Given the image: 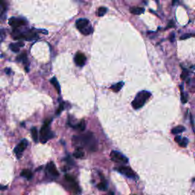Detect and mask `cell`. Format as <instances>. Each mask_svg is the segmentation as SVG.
I'll list each match as a JSON object with an SVG mask.
<instances>
[{
    "label": "cell",
    "mask_w": 195,
    "mask_h": 195,
    "mask_svg": "<svg viewBox=\"0 0 195 195\" xmlns=\"http://www.w3.org/2000/svg\"><path fill=\"white\" fill-rule=\"evenodd\" d=\"M31 133L32 138H33V140L34 141V143H37V141H38V133H37V130L36 127H32Z\"/></svg>",
    "instance_id": "cell-16"
},
{
    "label": "cell",
    "mask_w": 195,
    "mask_h": 195,
    "mask_svg": "<svg viewBox=\"0 0 195 195\" xmlns=\"http://www.w3.org/2000/svg\"><path fill=\"white\" fill-rule=\"evenodd\" d=\"M188 139L182 138V141H181L178 144H179L180 146H182V147H186L187 145H188Z\"/></svg>",
    "instance_id": "cell-25"
},
{
    "label": "cell",
    "mask_w": 195,
    "mask_h": 195,
    "mask_svg": "<svg viewBox=\"0 0 195 195\" xmlns=\"http://www.w3.org/2000/svg\"><path fill=\"white\" fill-rule=\"evenodd\" d=\"M65 180H66L67 182H70L75 181V178L73 176H71L70 175H65Z\"/></svg>",
    "instance_id": "cell-26"
},
{
    "label": "cell",
    "mask_w": 195,
    "mask_h": 195,
    "mask_svg": "<svg viewBox=\"0 0 195 195\" xmlns=\"http://www.w3.org/2000/svg\"><path fill=\"white\" fill-rule=\"evenodd\" d=\"M111 160L114 162L120 164H127L128 163V159L127 157L121 154L120 152H118V151H112L111 152Z\"/></svg>",
    "instance_id": "cell-4"
},
{
    "label": "cell",
    "mask_w": 195,
    "mask_h": 195,
    "mask_svg": "<svg viewBox=\"0 0 195 195\" xmlns=\"http://www.w3.org/2000/svg\"><path fill=\"white\" fill-rule=\"evenodd\" d=\"M16 60L18 62H24V63H26V62L27 61V53H22L21 54L19 55L18 57H17Z\"/></svg>",
    "instance_id": "cell-21"
},
{
    "label": "cell",
    "mask_w": 195,
    "mask_h": 195,
    "mask_svg": "<svg viewBox=\"0 0 195 195\" xmlns=\"http://www.w3.org/2000/svg\"><path fill=\"white\" fill-rule=\"evenodd\" d=\"M52 120H46L43 123V125L41 127V136H40V140L41 143H46L47 141L49 140L50 139L53 138L54 136V134L50 130V122Z\"/></svg>",
    "instance_id": "cell-3"
},
{
    "label": "cell",
    "mask_w": 195,
    "mask_h": 195,
    "mask_svg": "<svg viewBox=\"0 0 195 195\" xmlns=\"http://www.w3.org/2000/svg\"><path fill=\"white\" fill-rule=\"evenodd\" d=\"M32 175H32V172L30 170H28V169H24V170L21 172V176L25 178L27 180L31 179Z\"/></svg>",
    "instance_id": "cell-12"
},
{
    "label": "cell",
    "mask_w": 195,
    "mask_h": 195,
    "mask_svg": "<svg viewBox=\"0 0 195 195\" xmlns=\"http://www.w3.org/2000/svg\"><path fill=\"white\" fill-rule=\"evenodd\" d=\"M180 88H181V91H182V93H181V98H182V102L183 104H185L187 102H188V99H187V96L185 95L184 94V92H183V86H182V85L180 86Z\"/></svg>",
    "instance_id": "cell-24"
},
{
    "label": "cell",
    "mask_w": 195,
    "mask_h": 195,
    "mask_svg": "<svg viewBox=\"0 0 195 195\" xmlns=\"http://www.w3.org/2000/svg\"><path fill=\"white\" fill-rule=\"evenodd\" d=\"M174 25H173V22L172 21H171L170 23H169V25H168V27H173Z\"/></svg>",
    "instance_id": "cell-32"
},
{
    "label": "cell",
    "mask_w": 195,
    "mask_h": 195,
    "mask_svg": "<svg viewBox=\"0 0 195 195\" xmlns=\"http://www.w3.org/2000/svg\"><path fill=\"white\" fill-rule=\"evenodd\" d=\"M73 140L75 144H79L82 147L88 148L91 151H95L97 146V140L91 132H88L82 136H74Z\"/></svg>",
    "instance_id": "cell-1"
},
{
    "label": "cell",
    "mask_w": 195,
    "mask_h": 195,
    "mask_svg": "<svg viewBox=\"0 0 195 195\" xmlns=\"http://www.w3.org/2000/svg\"><path fill=\"white\" fill-rule=\"evenodd\" d=\"M174 39H175V34H172L170 36V41H172V42H173V41H174Z\"/></svg>",
    "instance_id": "cell-31"
},
{
    "label": "cell",
    "mask_w": 195,
    "mask_h": 195,
    "mask_svg": "<svg viewBox=\"0 0 195 195\" xmlns=\"http://www.w3.org/2000/svg\"><path fill=\"white\" fill-rule=\"evenodd\" d=\"M27 144H28V143H27V140H22L21 141L20 143H18V145H17V146L15 148V150H14V152L15 153L16 156H17V157H18V159L20 158L21 154H22L23 151H24L26 148H27Z\"/></svg>",
    "instance_id": "cell-6"
},
{
    "label": "cell",
    "mask_w": 195,
    "mask_h": 195,
    "mask_svg": "<svg viewBox=\"0 0 195 195\" xmlns=\"http://www.w3.org/2000/svg\"><path fill=\"white\" fill-rule=\"evenodd\" d=\"M5 73H6V74H8V75H9V74H11V69H9V68L5 69Z\"/></svg>",
    "instance_id": "cell-30"
},
{
    "label": "cell",
    "mask_w": 195,
    "mask_h": 195,
    "mask_svg": "<svg viewBox=\"0 0 195 195\" xmlns=\"http://www.w3.org/2000/svg\"><path fill=\"white\" fill-rule=\"evenodd\" d=\"M188 71L187 70V69H184L183 72H182V75H181V77H182V79H185L188 77Z\"/></svg>",
    "instance_id": "cell-28"
},
{
    "label": "cell",
    "mask_w": 195,
    "mask_h": 195,
    "mask_svg": "<svg viewBox=\"0 0 195 195\" xmlns=\"http://www.w3.org/2000/svg\"><path fill=\"white\" fill-rule=\"evenodd\" d=\"M175 1H177V0H174V1H173V2H175Z\"/></svg>",
    "instance_id": "cell-36"
},
{
    "label": "cell",
    "mask_w": 195,
    "mask_h": 195,
    "mask_svg": "<svg viewBox=\"0 0 195 195\" xmlns=\"http://www.w3.org/2000/svg\"><path fill=\"white\" fill-rule=\"evenodd\" d=\"M85 127H86V125H85V120H81V121H80L77 125L74 126L73 128L79 130L80 131H83V130H85Z\"/></svg>",
    "instance_id": "cell-18"
},
{
    "label": "cell",
    "mask_w": 195,
    "mask_h": 195,
    "mask_svg": "<svg viewBox=\"0 0 195 195\" xmlns=\"http://www.w3.org/2000/svg\"><path fill=\"white\" fill-rule=\"evenodd\" d=\"M5 188H7V186L2 187V191H3V190H5Z\"/></svg>",
    "instance_id": "cell-33"
},
{
    "label": "cell",
    "mask_w": 195,
    "mask_h": 195,
    "mask_svg": "<svg viewBox=\"0 0 195 195\" xmlns=\"http://www.w3.org/2000/svg\"><path fill=\"white\" fill-rule=\"evenodd\" d=\"M92 30H93L92 29V27L90 26V25H89L88 27H86L85 28L82 30V31H81V33L84 34V35H89V34H90L91 32H92Z\"/></svg>",
    "instance_id": "cell-23"
},
{
    "label": "cell",
    "mask_w": 195,
    "mask_h": 195,
    "mask_svg": "<svg viewBox=\"0 0 195 195\" xmlns=\"http://www.w3.org/2000/svg\"><path fill=\"white\" fill-rule=\"evenodd\" d=\"M50 83L54 86V88L57 89V91L58 93H60V85H59V82L57 81V78L53 77L51 79H50Z\"/></svg>",
    "instance_id": "cell-15"
},
{
    "label": "cell",
    "mask_w": 195,
    "mask_h": 195,
    "mask_svg": "<svg viewBox=\"0 0 195 195\" xmlns=\"http://www.w3.org/2000/svg\"><path fill=\"white\" fill-rule=\"evenodd\" d=\"M185 130V128L183 126H178V127H174L172 130V133L173 134H182L183 132Z\"/></svg>",
    "instance_id": "cell-17"
},
{
    "label": "cell",
    "mask_w": 195,
    "mask_h": 195,
    "mask_svg": "<svg viewBox=\"0 0 195 195\" xmlns=\"http://www.w3.org/2000/svg\"><path fill=\"white\" fill-rule=\"evenodd\" d=\"M98 188L101 191H106L107 188H108V184H107L106 181L104 179H103L102 178V181L100 182L99 184H98Z\"/></svg>",
    "instance_id": "cell-19"
},
{
    "label": "cell",
    "mask_w": 195,
    "mask_h": 195,
    "mask_svg": "<svg viewBox=\"0 0 195 195\" xmlns=\"http://www.w3.org/2000/svg\"><path fill=\"white\" fill-rule=\"evenodd\" d=\"M63 109H64V103H61V104H59V107L58 108V109H57V115H59V114L61 113L62 111H63Z\"/></svg>",
    "instance_id": "cell-27"
},
{
    "label": "cell",
    "mask_w": 195,
    "mask_h": 195,
    "mask_svg": "<svg viewBox=\"0 0 195 195\" xmlns=\"http://www.w3.org/2000/svg\"><path fill=\"white\" fill-rule=\"evenodd\" d=\"M74 60H75V64L79 66H83L85 63V61H86V57L82 53L78 52L75 56V58H74Z\"/></svg>",
    "instance_id": "cell-8"
},
{
    "label": "cell",
    "mask_w": 195,
    "mask_h": 195,
    "mask_svg": "<svg viewBox=\"0 0 195 195\" xmlns=\"http://www.w3.org/2000/svg\"><path fill=\"white\" fill-rule=\"evenodd\" d=\"M84 151L82 150V147H79L75 150V152L73 153V156L76 158V159H81L82 157L84 156Z\"/></svg>",
    "instance_id": "cell-11"
},
{
    "label": "cell",
    "mask_w": 195,
    "mask_h": 195,
    "mask_svg": "<svg viewBox=\"0 0 195 195\" xmlns=\"http://www.w3.org/2000/svg\"><path fill=\"white\" fill-rule=\"evenodd\" d=\"M107 12V8L105 7H100L98 8L97 11V15L99 16V17H102V16L104 15Z\"/></svg>",
    "instance_id": "cell-22"
},
{
    "label": "cell",
    "mask_w": 195,
    "mask_h": 195,
    "mask_svg": "<svg viewBox=\"0 0 195 195\" xmlns=\"http://www.w3.org/2000/svg\"><path fill=\"white\" fill-rule=\"evenodd\" d=\"M89 25V21L86 18H79L75 22V26L77 27L78 29L80 31L83 30L84 28H85L86 27H88Z\"/></svg>",
    "instance_id": "cell-10"
},
{
    "label": "cell",
    "mask_w": 195,
    "mask_h": 195,
    "mask_svg": "<svg viewBox=\"0 0 195 195\" xmlns=\"http://www.w3.org/2000/svg\"><path fill=\"white\" fill-rule=\"evenodd\" d=\"M124 83L123 82H118V83H116V84L113 85L112 86H111V89L113 90L114 92H118V91H120V89H122V87L124 86Z\"/></svg>",
    "instance_id": "cell-13"
},
{
    "label": "cell",
    "mask_w": 195,
    "mask_h": 195,
    "mask_svg": "<svg viewBox=\"0 0 195 195\" xmlns=\"http://www.w3.org/2000/svg\"><path fill=\"white\" fill-rule=\"evenodd\" d=\"M20 46H19V44H18V43H11L10 45H9V48H10V50L12 51V52L14 53H18L19 52V50H20Z\"/></svg>",
    "instance_id": "cell-20"
},
{
    "label": "cell",
    "mask_w": 195,
    "mask_h": 195,
    "mask_svg": "<svg viewBox=\"0 0 195 195\" xmlns=\"http://www.w3.org/2000/svg\"><path fill=\"white\" fill-rule=\"evenodd\" d=\"M117 170L120 173L125 175L126 177L129 178H132V179H136L137 178V175H136V173L134 172V171L132 170L130 167H127V166H120V167L117 168Z\"/></svg>",
    "instance_id": "cell-5"
},
{
    "label": "cell",
    "mask_w": 195,
    "mask_h": 195,
    "mask_svg": "<svg viewBox=\"0 0 195 195\" xmlns=\"http://www.w3.org/2000/svg\"><path fill=\"white\" fill-rule=\"evenodd\" d=\"M152 95V94L148 91H140L134 100L132 102V107L134 109H140L146 104V102Z\"/></svg>",
    "instance_id": "cell-2"
},
{
    "label": "cell",
    "mask_w": 195,
    "mask_h": 195,
    "mask_svg": "<svg viewBox=\"0 0 195 195\" xmlns=\"http://www.w3.org/2000/svg\"><path fill=\"white\" fill-rule=\"evenodd\" d=\"M130 12L134 15H140L144 12V9L143 8H139V7H132L130 8Z\"/></svg>",
    "instance_id": "cell-14"
},
{
    "label": "cell",
    "mask_w": 195,
    "mask_h": 195,
    "mask_svg": "<svg viewBox=\"0 0 195 195\" xmlns=\"http://www.w3.org/2000/svg\"><path fill=\"white\" fill-rule=\"evenodd\" d=\"M194 89L195 90V78L194 79Z\"/></svg>",
    "instance_id": "cell-34"
},
{
    "label": "cell",
    "mask_w": 195,
    "mask_h": 195,
    "mask_svg": "<svg viewBox=\"0 0 195 195\" xmlns=\"http://www.w3.org/2000/svg\"><path fill=\"white\" fill-rule=\"evenodd\" d=\"M182 138L180 136H175V142L176 143H179L181 141H182Z\"/></svg>",
    "instance_id": "cell-29"
},
{
    "label": "cell",
    "mask_w": 195,
    "mask_h": 195,
    "mask_svg": "<svg viewBox=\"0 0 195 195\" xmlns=\"http://www.w3.org/2000/svg\"><path fill=\"white\" fill-rule=\"evenodd\" d=\"M191 37H195V34H191Z\"/></svg>",
    "instance_id": "cell-35"
},
{
    "label": "cell",
    "mask_w": 195,
    "mask_h": 195,
    "mask_svg": "<svg viewBox=\"0 0 195 195\" xmlns=\"http://www.w3.org/2000/svg\"><path fill=\"white\" fill-rule=\"evenodd\" d=\"M9 24L10 26L14 27L15 29L18 28V27L23 26L27 24L26 21L21 18H11L9 21Z\"/></svg>",
    "instance_id": "cell-7"
},
{
    "label": "cell",
    "mask_w": 195,
    "mask_h": 195,
    "mask_svg": "<svg viewBox=\"0 0 195 195\" xmlns=\"http://www.w3.org/2000/svg\"><path fill=\"white\" fill-rule=\"evenodd\" d=\"M47 172H49V174H50L53 176H54V177H57L59 175V172L57 171V167H56L55 164L53 162H49L47 164Z\"/></svg>",
    "instance_id": "cell-9"
}]
</instances>
